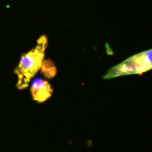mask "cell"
Returning a JSON list of instances; mask_svg holds the SVG:
<instances>
[{"mask_svg": "<svg viewBox=\"0 0 152 152\" xmlns=\"http://www.w3.org/2000/svg\"><path fill=\"white\" fill-rule=\"evenodd\" d=\"M152 68V50H146L139 52L128 57L122 63L112 67L107 73L102 77L103 79H113L125 75L143 74Z\"/></svg>", "mask_w": 152, "mask_h": 152, "instance_id": "obj_2", "label": "cell"}, {"mask_svg": "<svg viewBox=\"0 0 152 152\" xmlns=\"http://www.w3.org/2000/svg\"><path fill=\"white\" fill-rule=\"evenodd\" d=\"M31 97L37 103H44L53 94V89L47 80L40 77L32 78L29 83Z\"/></svg>", "mask_w": 152, "mask_h": 152, "instance_id": "obj_3", "label": "cell"}, {"mask_svg": "<svg viewBox=\"0 0 152 152\" xmlns=\"http://www.w3.org/2000/svg\"><path fill=\"white\" fill-rule=\"evenodd\" d=\"M47 46L48 39L47 36L43 34L38 39L34 48L21 55L19 64L14 70V73L17 76L16 87L19 90H25L27 87H29L31 79L42 67Z\"/></svg>", "mask_w": 152, "mask_h": 152, "instance_id": "obj_1", "label": "cell"}]
</instances>
